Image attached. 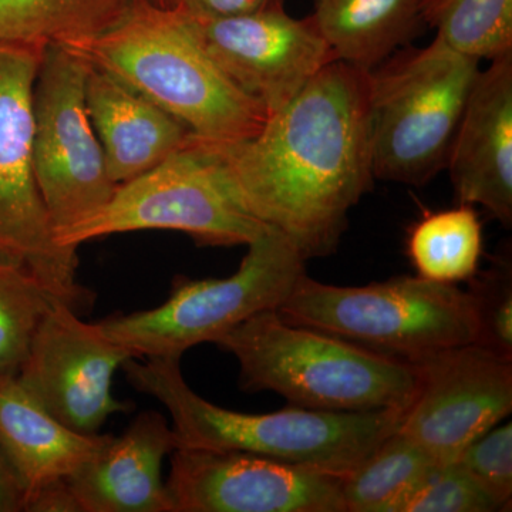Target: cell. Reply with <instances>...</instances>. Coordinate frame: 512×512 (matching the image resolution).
Returning <instances> with one entry per match:
<instances>
[{
    "mask_svg": "<svg viewBox=\"0 0 512 512\" xmlns=\"http://www.w3.org/2000/svg\"><path fill=\"white\" fill-rule=\"evenodd\" d=\"M207 143L249 215L285 235L306 261L333 254L350 210L375 181L369 72L335 60L254 137Z\"/></svg>",
    "mask_w": 512,
    "mask_h": 512,
    "instance_id": "obj_1",
    "label": "cell"
},
{
    "mask_svg": "<svg viewBox=\"0 0 512 512\" xmlns=\"http://www.w3.org/2000/svg\"><path fill=\"white\" fill-rule=\"evenodd\" d=\"M136 357L123 363L128 383L170 413L177 448L247 451L346 476L399 429L404 412H326L288 406L248 414L198 396L181 373V357ZM175 448V450H177Z\"/></svg>",
    "mask_w": 512,
    "mask_h": 512,
    "instance_id": "obj_2",
    "label": "cell"
},
{
    "mask_svg": "<svg viewBox=\"0 0 512 512\" xmlns=\"http://www.w3.org/2000/svg\"><path fill=\"white\" fill-rule=\"evenodd\" d=\"M237 357L247 392L269 390L291 406L326 412H404L416 392L413 363L258 313L214 340Z\"/></svg>",
    "mask_w": 512,
    "mask_h": 512,
    "instance_id": "obj_3",
    "label": "cell"
},
{
    "mask_svg": "<svg viewBox=\"0 0 512 512\" xmlns=\"http://www.w3.org/2000/svg\"><path fill=\"white\" fill-rule=\"evenodd\" d=\"M74 52L146 96L201 140H247L268 120L265 107L212 62L180 10L141 0L116 28Z\"/></svg>",
    "mask_w": 512,
    "mask_h": 512,
    "instance_id": "obj_4",
    "label": "cell"
},
{
    "mask_svg": "<svg viewBox=\"0 0 512 512\" xmlns=\"http://www.w3.org/2000/svg\"><path fill=\"white\" fill-rule=\"evenodd\" d=\"M480 62L434 39L369 72V136L375 180L424 187L446 170Z\"/></svg>",
    "mask_w": 512,
    "mask_h": 512,
    "instance_id": "obj_5",
    "label": "cell"
},
{
    "mask_svg": "<svg viewBox=\"0 0 512 512\" xmlns=\"http://www.w3.org/2000/svg\"><path fill=\"white\" fill-rule=\"evenodd\" d=\"M278 313L407 362L478 338L476 303L468 289L417 275L365 286L322 284L305 275Z\"/></svg>",
    "mask_w": 512,
    "mask_h": 512,
    "instance_id": "obj_6",
    "label": "cell"
},
{
    "mask_svg": "<svg viewBox=\"0 0 512 512\" xmlns=\"http://www.w3.org/2000/svg\"><path fill=\"white\" fill-rule=\"evenodd\" d=\"M238 271L222 279L175 278L170 298L150 311L97 323L107 338L140 357H181L265 311H278L306 274V259L268 229L247 245Z\"/></svg>",
    "mask_w": 512,
    "mask_h": 512,
    "instance_id": "obj_7",
    "label": "cell"
},
{
    "mask_svg": "<svg viewBox=\"0 0 512 512\" xmlns=\"http://www.w3.org/2000/svg\"><path fill=\"white\" fill-rule=\"evenodd\" d=\"M146 229L184 232L207 247H237L271 227L241 207L210 144L192 136L153 170L119 185L100 211L57 234L56 242L76 251L90 239Z\"/></svg>",
    "mask_w": 512,
    "mask_h": 512,
    "instance_id": "obj_8",
    "label": "cell"
},
{
    "mask_svg": "<svg viewBox=\"0 0 512 512\" xmlns=\"http://www.w3.org/2000/svg\"><path fill=\"white\" fill-rule=\"evenodd\" d=\"M87 72L80 53L47 46L33 86V177L55 237L100 211L117 190L87 111Z\"/></svg>",
    "mask_w": 512,
    "mask_h": 512,
    "instance_id": "obj_9",
    "label": "cell"
},
{
    "mask_svg": "<svg viewBox=\"0 0 512 512\" xmlns=\"http://www.w3.org/2000/svg\"><path fill=\"white\" fill-rule=\"evenodd\" d=\"M43 52L0 45V255L28 266L60 301L87 303L77 256L56 242L32 168V97Z\"/></svg>",
    "mask_w": 512,
    "mask_h": 512,
    "instance_id": "obj_10",
    "label": "cell"
},
{
    "mask_svg": "<svg viewBox=\"0 0 512 512\" xmlns=\"http://www.w3.org/2000/svg\"><path fill=\"white\" fill-rule=\"evenodd\" d=\"M343 477L247 451L177 448L171 512H346Z\"/></svg>",
    "mask_w": 512,
    "mask_h": 512,
    "instance_id": "obj_11",
    "label": "cell"
},
{
    "mask_svg": "<svg viewBox=\"0 0 512 512\" xmlns=\"http://www.w3.org/2000/svg\"><path fill=\"white\" fill-rule=\"evenodd\" d=\"M416 392L397 431L441 463L501 423L512 412V360L478 343L412 360Z\"/></svg>",
    "mask_w": 512,
    "mask_h": 512,
    "instance_id": "obj_12",
    "label": "cell"
},
{
    "mask_svg": "<svg viewBox=\"0 0 512 512\" xmlns=\"http://www.w3.org/2000/svg\"><path fill=\"white\" fill-rule=\"evenodd\" d=\"M131 357L97 323L83 322L69 303L56 299L36 330L18 376L64 426L93 436L111 414L133 409L111 392L114 373Z\"/></svg>",
    "mask_w": 512,
    "mask_h": 512,
    "instance_id": "obj_13",
    "label": "cell"
},
{
    "mask_svg": "<svg viewBox=\"0 0 512 512\" xmlns=\"http://www.w3.org/2000/svg\"><path fill=\"white\" fill-rule=\"evenodd\" d=\"M183 15L212 62L269 116L338 60L312 16L295 19L285 8L225 19Z\"/></svg>",
    "mask_w": 512,
    "mask_h": 512,
    "instance_id": "obj_14",
    "label": "cell"
},
{
    "mask_svg": "<svg viewBox=\"0 0 512 512\" xmlns=\"http://www.w3.org/2000/svg\"><path fill=\"white\" fill-rule=\"evenodd\" d=\"M458 204L512 225V53L490 62L458 124L447 167Z\"/></svg>",
    "mask_w": 512,
    "mask_h": 512,
    "instance_id": "obj_15",
    "label": "cell"
},
{
    "mask_svg": "<svg viewBox=\"0 0 512 512\" xmlns=\"http://www.w3.org/2000/svg\"><path fill=\"white\" fill-rule=\"evenodd\" d=\"M177 436L158 412H143L67 478L76 512H171L163 460Z\"/></svg>",
    "mask_w": 512,
    "mask_h": 512,
    "instance_id": "obj_16",
    "label": "cell"
},
{
    "mask_svg": "<svg viewBox=\"0 0 512 512\" xmlns=\"http://www.w3.org/2000/svg\"><path fill=\"white\" fill-rule=\"evenodd\" d=\"M110 434H83L47 412L16 375H0V448L23 494V511L106 447Z\"/></svg>",
    "mask_w": 512,
    "mask_h": 512,
    "instance_id": "obj_17",
    "label": "cell"
},
{
    "mask_svg": "<svg viewBox=\"0 0 512 512\" xmlns=\"http://www.w3.org/2000/svg\"><path fill=\"white\" fill-rule=\"evenodd\" d=\"M86 106L117 187L153 170L194 136L146 96L90 62Z\"/></svg>",
    "mask_w": 512,
    "mask_h": 512,
    "instance_id": "obj_18",
    "label": "cell"
},
{
    "mask_svg": "<svg viewBox=\"0 0 512 512\" xmlns=\"http://www.w3.org/2000/svg\"><path fill=\"white\" fill-rule=\"evenodd\" d=\"M423 0H315L312 18L340 62L372 72L424 25Z\"/></svg>",
    "mask_w": 512,
    "mask_h": 512,
    "instance_id": "obj_19",
    "label": "cell"
},
{
    "mask_svg": "<svg viewBox=\"0 0 512 512\" xmlns=\"http://www.w3.org/2000/svg\"><path fill=\"white\" fill-rule=\"evenodd\" d=\"M141 0H0V45L79 49L130 15Z\"/></svg>",
    "mask_w": 512,
    "mask_h": 512,
    "instance_id": "obj_20",
    "label": "cell"
},
{
    "mask_svg": "<svg viewBox=\"0 0 512 512\" xmlns=\"http://www.w3.org/2000/svg\"><path fill=\"white\" fill-rule=\"evenodd\" d=\"M407 254L420 278L440 284L470 281L483 255V225L473 205L424 215L410 231Z\"/></svg>",
    "mask_w": 512,
    "mask_h": 512,
    "instance_id": "obj_21",
    "label": "cell"
},
{
    "mask_svg": "<svg viewBox=\"0 0 512 512\" xmlns=\"http://www.w3.org/2000/svg\"><path fill=\"white\" fill-rule=\"evenodd\" d=\"M441 461L399 431L343 477L346 512H389Z\"/></svg>",
    "mask_w": 512,
    "mask_h": 512,
    "instance_id": "obj_22",
    "label": "cell"
},
{
    "mask_svg": "<svg viewBox=\"0 0 512 512\" xmlns=\"http://www.w3.org/2000/svg\"><path fill=\"white\" fill-rule=\"evenodd\" d=\"M421 19L444 45L478 62L512 53V0H423Z\"/></svg>",
    "mask_w": 512,
    "mask_h": 512,
    "instance_id": "obj_23",
    "label": "cell"
},
{
    "mask_svg": "<svg viewBox=\"0 0 512 512\" xmlns=\"http://www.w3.org/2000/svg\"><path fill=\"white\" fill-rule=\"evenodd\" d=\"M57 296L28 266L0 255V375H16Z\"/></svg>",
    "mask_w": 512,
    "mask_h": 512,
    "instance_id": "obj_24",
    "label": "cell"
},
{
    "mask_svg": "<svg viewBox=\"0 0 512 512\" xmlns=\"http://www.w3.org/2000/svg\"><path fill=\"white\" fill-rule=\"evenodd\" d=\"M476 303L478 345L512 360V262L510 249L495 255L488 269L470 279Z\"/></svg>",
    "mask_w": 512,
    "mask_h": 512,
    "instance_id": "obj_25",
    "label": "cell"
},
{
    "mask_svg": "<svg viewBox=\"0 0 512 512\" xmlns=\"http://www.w3.org/2000/svg\"><path fill=\"white\" fill-rule=\"evenodd\" d=\"M500 507L457 461L437 464L389 512H493Z\"/></svg>",
    "mask_w": 512,
    "mask_h": 512,
    "instance_id": "obj_26",
    "label": "cell"
},
{
    "mask_svg": "<svg viewBox=\"0 0 512 512\" xmlns=\"http://www.w3.org/2000/svg\"><path fill=\"white\" fill-rule=\"evenodd\" d=\"M458 464L500 511L511 507L512 424L495 426L461 451Z\"/></svg>",
    "mask_w": 512,
    "mask_h": 512,
    "instance_id": "obj_27",
    "label": "cell"
},
{
    "mask_svg": "<svg viewBox=\"0 0 512 512\" xmlns=\"http://www.w3.org/2000/svg\"><path fill=\"white\" fill-rule=\"evenodd\" d=\"M285 0H174V9L192 18L225 19L284 8Z\"/></svg>",
    "mask_w": 512,
    "mask_h": 512,
    "instance_id": "obj_28",
    "label": "cell"
},
{
    "mask_svg": "<svg viewBox=\"0 0 512 512\" xmlns=\"http://www.w3.org/2000/svg\"><path fill=\"white\" fill-rule=\"evenodd\" d=\"M23 511V494L0 448V512Z\"/></svg>",
    "mask_w": 512,
    "mask_h": 512,
    "instance_id": "obj_29",
    "label": "cell"
},
{
    "mask_svg": "<svg viewBox=\"0 0 512 512\" xmlns=\"http://www.w3.org/2000/svg\"><path fill=\"white\" fill-rule=\"evenodd\" d=\"M150 2L163 9H174V0H150Z\"/></svg>",
    "mask_w": 512,
    "mask_h": 512,
    "instance_id": "obj_30",
    "label": "cell"
}]
</instances>
